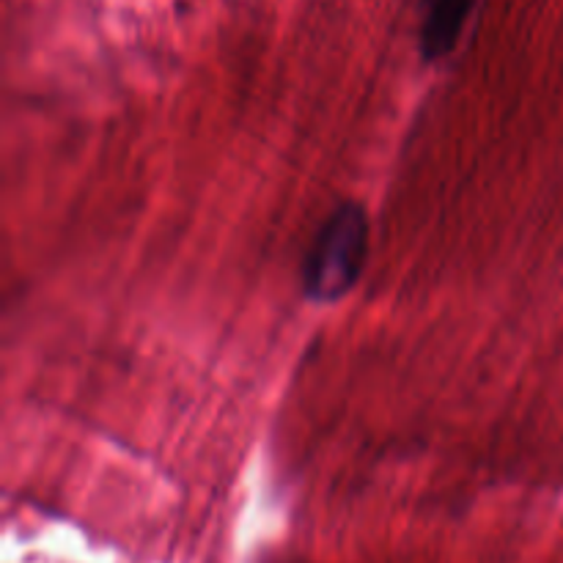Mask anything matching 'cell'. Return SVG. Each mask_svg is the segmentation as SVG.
<instances>
[{"label":"cell","mask_w":563,"mask_h":563,"mask_svg":"<svg viewBox=\"0 0 563 563\" xmlns=\"http://www.w3.org/2000/svg\"><path fill=\"white\" fill-rule=\"evenodd\" d=\"M366 209L344 201L324 218L302 262V289L313 302H335L355 289L372 240Z\"/></svg>","instance_id":"obj_1"},{"label":"cell","mask_w":563,"mask_h":563,"mask_svg":"<svg viewBox=\"0 0 563 563\" xmlns=\"http://www.w3.org/2000/svg\"><path fill=\"white\" fill-rule=\"evenodd\" d=\"M478 0H429L421 27V53L427 60L445 58L460 42Z\"/></svg>","instance_id":"obj_2"}]
</instances>
